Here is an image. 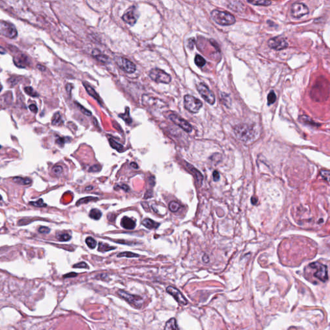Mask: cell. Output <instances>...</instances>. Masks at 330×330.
Listing matches in <instances>:
<instances>
[{
	"label": "cell",
	"mask_w": 330,
	"mask_h": 330,
	"mask_svg": "<svg viewBox=\"0 0 330 330\" xmlns=\"http://www.w3.org/2000/svg\"><path fill=\"white\" fill-rule=\"evenodd\" d=\"M228 5L229 8L232 9L233 11L239 12L244 9L243 5L239 2H230Z\"/></svg>",
	"instance_id": "cell-23"
},
{
	"label": "cell",
	"mask_w": 330,
	"mask_h": 330,
	"mask_svg": "<svg viewBox=\"0 0 330 330\" xmlns=\"http://www.w3.org/2000/svg\"><path fill=\"white\" fill-rule=\"evenodd\" d=\"M114 249H115V247L111 246H109V244H105V243H99V247H98V251L99 252H108V251H111V250H114Z\"/></svg>",
	"instance_id": "cell-26"
},
{
	"label": "cell",
	"mask_w": 330,
	"mask_h": 330,
	"mask_svg": "<svg viewBox=\"0 0 330 330\" xmlns=\"http://www.w3.org/2000/svg\"><path fill=\"white\" fill-rule=\"evenodd\" d=\"M165 330H179L175 318H172L166 322L165 326Z\"/></svg>",
	"instance_id": "cell-22"
},
{
	"label": "cell",
	"mask_w": 330,
	"mask_h": 330,
	"mask_svg": "<svg viewBox=\"0 0 330 330\" xmlns=\"http://www.w3.org/2000/svg\"><path fill=\"white\" fill-rule=\"evenodd\" d=\"M37 67H38V69H40V70H42V71H43V70H45V68L43 66H41V65H37Z\"/></svg>",
	"instance_id": "cell-55"
},
{
	"label": "cell",
	"mask_w": 330,
	"mask_h": 330,
	"mask_svg": "<svg viewBox=\"0 0 330 330\" xmlns=\"http://www.w3.org/2000/svg\"><path fill=\"white\" fill-rule=\"evenodd\" d=\"M121 225L124 229L133 230L136 228V221L132 219L125 216L122 218L121 221Z\"/></svg>",
	"instance_id": "cell-17"
},
{
	"label": "cell",
	"mask_w": 330,
	"mask_h": 330,
	"mask_svg": "<svg viewBox=\"0 0 330 330\" xmlns=\"http://www.w3.org/2000/svg\"><path fill=\"white\" fill-rule=\"evenodd\" d=\"M73 268H89V266H88L85 262H81L79 263H77V264H76V265H74V266H73Z\"/></svg>",
	"instance_id": "cell-45"
},
{
	"label": "cell",
	"mask_w": 330,
	"mask_h": 330,
	"mask_svg": "<svg viewBox=\"0 0 330 330\" xmlns=\"http://www.w3.org/2000/svg\"><path fill=\"white\" fill-rule=\"evenodd\" d=\"M320 176L322 177V178L323 179H324L326 182H328L329 184L330 185V171L326 170H322L320 171Z\"/></svg>",
	"instance_id": "cell-38"
},
{
	"label": "cell",
	"mask_w": 330,
	"mask_h": 330,
	"mask_svg": "<svg viewBox=\"0 0 330 330\" xmlns=\"http://www.w3.org/2000/svg\"><path fill=\"white\" fill-rule=\"evenodd\" d=\"M115 187V188L117 187V188H119V189H122V190H124V192H128L130 191V188L127 185H123L121 186V185H117Z\"/></svg>",
	"instance_id": "cell-48"
},
{
	"label": "cell",
	"mask_w": 330,
	"mask_h": 330,
	"mask_svg": "<svg viewBox=\"0 0 330 330\" xmlns=\"http://www.w3.org/2000/svg\"><path fill=\"white\" fill-rule=\"evenodd\" d=\"M186 167L190 171V172L194 175V177L197 183L198 184V185L201 186L203 181V174L199 170H198L197 168H195L194 166H193L192 165H190L189 163H186Z\"/></svg>",
	"instance_id": "cell-16"
},
{
	"label": "cell",
	"mask_w": 330,
	"mask_h": 330,
	"mask_svg": "<svg viewBox=\"0 0 330 330\" xmlns=\"http://www.w3.org/2000/svg\"><path fill=\"white\" fill-rule=\"evenodd\" d=\"M76 105H77V107H78L79 109L81 111V112L86 115H92V113L90 111H88V110H86L85 108H84L83 107H82L81 105L79 103H78V102H76Z\"/></svg>",
	"instance_id": "cell-42"
},
{
	"label": "cell",
	"mask_w": 330,
	"mask_h": 330,
	"mask_svg": "<svg viewBox=\"0 0 330 330\" xmlns=\"http://www.w3.org/2000/svg\"><path fill=\"white\" fill-rule=\"evenodd\" d=\"M39 232L42 233V234H48L50 233V230L49 228H48V227H46V226H41L40 227V228H39L38 230Z\"/></svg>",
	"instance_id": "cell-46"
},
{
	"label": "cell",
	"mask_w": 330,
	"mask_h": 330,
	"mask_svg": "<svg viewBox=\"0 0 330 330\" xmlns=\"http://www.w3.org/2000/svg\"><path fill=\"white\" fill-rule=\"evenodd\" d=\"M52 172L55 173V174H57V175H60L61 174L62 172H63V168L60 166V165H57V166H55L53 167L52 168Z\"/></svg>",
	"instance_id": "cell-44"
},
{
	"label": "cell",
	"mask_w": 330,
	"mask_h": 330,
	"mask_svg": "<svg viewBox=\"0 0 330 330\" xmlns=\"http://www.w3.org/2000/svg\"><path fill=\"white\" fill-rule=\"evenodd\" d=\"M143 105L146 107H157L162 108L164 106V102L159 99L150 97L148 95H143L142 97Z\"/></svg>",
	"instance_id": "cell-14"
},
{
	"label": "cell",
	"mask_w": 330,
	"mask_h": 330,
	"mask_svg": "<svg viewBox=\"0 0 330 330\" xmlns=\"http://www.w3.org/2000/svg\"><path fill=\"white\" fill-rule=\"evenodd\" d=\"M248 3L253 4L254 5L259 6H269L272 4V2L269 1H263V0H259V1H247Z\"/></svg>",
	"instance_id": "cell-34"
},
{
	"label": "cell",
	"mask_w": 330,
	"mask_h": 330,
	"mask_svg": "<svg viewBox=\"0 0 330 330\" xmlns=\"http://www.w3.org/2000/svg\"><path fill=\"white\" fill-rule=\"evenodd\" d=\"M197 89L201 97L209 104L214 105L215 103V98L214 94L204 83H200L198 84L197 85Z\"/></svg>",
	"instance_id": "cell-8"
},
{
	"label": "cell",
	"mask_w": 330,
	"mask_h": 330,
	"mask_svg": "<svg viewBox=\"0 0 330 330\" xmlns=\"http://www.w3.org/2000/svg\"><path fill=\"white\" fill-rule=\"evenodd\" d=\"M0 32L2 36L10 39L15 38L18 35L17 30L14 25L4 21H2L0 23Z\"/></svg>",
	"instance_id": "cell-9"
},
{
	"label": "cell",
	"mask_w": 330,
	"mask_h": 330,
	"mask_svg": "<svg viewBox=\"0 0 330 330\" xmlns=\"http://www.w3.org/2000/svg\"><path fill=\"white\" fill-rule=\"evenodd\" d=\"M95 57H96L98 60L102 63H107L108 61V57L102 54H95Z\"/></svg>",
	"instance_id": "cell-41"
},
{
	"label": "cell",
	"mask_w": 330,
	"mask_h": 330,
	"mask_svg": "<svg viewBox=\"0 0 330 330\" xmlns=\"http://www.w3.org/2000/svg\"><path fill=\"white\" fill-rule=\"evenodd\" d=\"M168 117H169V119L173 123L180 127L186 132H192V127L191 124L178 114H176L175 113H172Z\"/></svg>",
	"instance_id": "cell-11"
},
{
	"label": "cell",
	"mask_w": 330,
	"mask_h": 330,
	"mask_svg": "<svg viewBox=\"0 0 330 330\" xmlns=\"http://www.w3.org/2000/svg\"><path fill=\"white\" fill-rule=\"evenodd\" d=\"M166 291L171 295L176 301L181 305H186L188 304V300L186 299L182 295V293L178 289L173 286H168L166 288Z\"/></svg>",
	"instance_id": "cell-15"
},
{
	"label": "cell",
	"mask_w": 330,
	"mask_h": 330,
	"mask_svg": "<svg viewBox=\"0 0 330 330\" xmlns=\"http://www.w3.org/2000/svg\"><path fill=\"white\" fill-rule=\"evenodd\" d=\"M184 106L190 112L195 114L199 112L203 107V102L194 96L186 95L184 97Z\"/></svg>",
	"instance_id": "cell-3"
},
{
	"label": "cell",
	"mask_w": 330,
	"mask_h": 330,
	"mask_svg": "<svg viewBox=\"0 0 330 330\" xmlns=\"http://www.w3.org/2000/svg\"><path fill=\"white\" fill-rule=\"evenodd\" d=\"M251 202H252V204H253V205L257 204V202H258L257 198L256 197H252V199H251Z\"/></svg>",
	"instance_id": "cell-54"
},
{
	"label": "cell",
	"mask_w": 330,
	"mask_h": 330,
	"mask_svg": "<svg viewBox=\"0 0 330 330\" xmlns=\"http://www.w3.org/2000/svg\"><path fill=\"white\" fill-rule=\"evenodd\" d=\"M290 13L293 18L299 19L309 14V9L303 3H294L291 6Z\"/></svg>",
	"instance_id": "cell-6"
},
{
	"label": "cell",
	"mask_w": 330,
	"mask_h": 330,
	"mask_svg": "<svg viewBox=\"0 0 330 330\" xmlns=\"http://www.w3.org/2000/svg\"><path fill=\"white\" fill-rule=\"evenodd\" d=\"M195 65L199 67H203L206 64V60L200 55H196L194 59Z\"/></svg>",
	"instance_id": "cell-28"
},
{
	"label": "cell",
	"mask_w": 330,
	"mask_h": 330,
	"mask_svg": "<svg viewBox=\"0 0 330 330\" xmlns=\"http://www.w3.org/2000/svg\"><path fill=\"white\" fill-rule=\"evenodd\" d=\"M94 189V186H87L85 188V190H88V191H90V190H92Z\"/></svg>",
	"instance_id": "cell-57"
},
{
	"label": "cell",
	"mask_w": 330,
	"mask_h": 330,
	"mask_svg": "<svg viewBox=\"0 0 330 330\" xmlns=\"http://www.w3.org/2000/svg\"><path fill=\"white\" fill-rule=\"evenodd\" d=\"M142 224L146 227V228L152 230V229H156L157 227L159 226V224L155 222L153 220L150 219H145L142 221Z\"/></svg>",
	"instance_id": "cell-20"
},
{
	"label": "cell",
	"mask_w": 330,
	"mask_h": 330,
	"mask_svg": "<svg viewBox=\"0 0 330 330\" xmlns=\"http://www.w3.org/2000/svg\"><path fill=\"white\" fill-rule=\"evenodd\" d=\"M98 199V197H84V198H82V199H79L77 202L76 205H77V206H79V205L81 204H86L87 203H89V202L92 201H96Z\"/></svg>",
	"instance_id": "cell-30"
},
{
	"label": "cell",
	"mask_w": 330,
	"mask_h": 330,
	"mask_svg": "<svg viewBox=\"0 0 330 330\" xmlns=\"http://www.w3.org/2000/svg\"><path fill=\"white\" fill-rule=\"evenodd\" d=\"M24 90L28 95H29V96H31L32 97H37V96H38V94H37V92H36L32 89V88L31 87V86H26V87H25Z\"/></svg>",
	"instance_id": "cell-39"
},
{
	"label": "cell",
	"mask_w": 330,
	"mask_h": 330,
	"mask_svg": "<svg viewBox=\"0 0 330 330\" xmlns=\"http://www.w3.org/2000/svg\"><path fill=\"white\" fill-rule=\"evenodd\" d=\"M150 77L156 83H170L172 78L169 74H168L165 71L159 69H153L150 71Z\"/></svg>",
	"instance_id": "cell-4"
},
{
	"label": "cell",
	"mask_w": 330,
	"mask_h": 330,
	"mask_svg": "<svg viewBox=\"0 0 330 330\" xmlns=\"http://www.w3.org/2000/svg\"><path fill=\"white\" fill-rule=\"evenodd\" d=\"M13 181L21 185H28L32 182V180L29 178H23L20 177H16L13 178Z\"/></svg>",
	"instance_id": "cell-24"
},
{
	"label": "cell",
	"mask_w": 330,
	"mask_h": 330,
	"mask_svg": "<svg viewBox=\"0 0 330 330\" xmlns=\"http://www.w3.org/2000/svg\"><path fill=\"white\" fill-rule=\"evenodd\" d=\"M89 216L94 220H99L102 216V213L98 209H92L90 211Z\"/></svg>",
	"instance_id": "cell-27"
},
{
	"label": "cell",
	"mask_w": 330,
	"mask_h": 330,
	"mask_svg": "<svg viewBox=\"0 0 330 330\" xmlns=\"http://www.w3.org/2000/svg\"><path fill=\"white\" fill-rule=\"evenodd\" d=\"M77 275V274L75 272H71V273H69V274H66L63 276L64 278H70V277H75Z\"/></svg>",
	"instance_id": "cell-51"
},
{
	"label": "cell",
	"mask_w": 330,
	"mask_h": 330,
	"mask_svg": "<svg viewBox=\"0 0 330 330\" xmlns=\"http://www.w3.org/2000/svg\"><path fill=\"white\" fill-rule=\"evenodd\" d=\"M62 123L61 121V116L60 114V112H56L53 116V118L52 120V125H60Z\"/></svg>",
	"instance_id": "cell-32"
},
{
	"label": "cell",
	"mask_w": 330,
	"mask_h": 330,
	"mask_svg": "<svg viewBox=\"0 0 330 330\" xmlns=\"http://www.w3.org/2000/svg\"><path fill=\"white\" fill-rule=\"evenodd\" d=\"M101 166L99 165H94L89 168L90 172H98L101 171Z\"/></svg>",
	"instance_id": "cell-43"
},
{
	"label": "cell",
	"mask_w": 330,
	"mask_h": 330,
	"mask_svg": "<svg viewBox=\"0 0 330 330\" xmlns=\"http://www.w3.org/2000/svg\"><path fill=\"white\" fill-rule=\"evenodd\" d=\"M299 120L300 122H302V123H303L304 124H309V125H311V126H313V127H319L320 126V124L319 123H315L314 121H313V119L311 118V117L307 116V115H300L299 117Z\"/></svg>",
	"instance_id": "cell-21"
},
{
	"label": "cell",
	"mask_w": 330,
	"mask_h": 330,
	"mask_svg": "<svg viewBox=\"0 0 330 330\" xmlns=\"http://www.w3.org/2000/svg\"><path fill=\"white\" fill-rule=\"evenodd\" d=\"M14 61L16 66H18V67L21 68H25V66L28 63L27 61V57L25 55H21V56L16 58L14 57Z\"/></svg>",
	"instance_id": "cell-19"
},
{
	"label": "cell",
	"mask_w": 330,
	"mask_h": 330,
	"mask_svg": "<svg viewBox=\"0 0 330 330\" xmlns=\"http://www.w3.org/2000/svg\"><path fill=\"white\" fill-rule=\"evenodd\" d=\"M213 178H214V181L217 182L220 179V174L218 172L217 170H214V172H213Z\"/></svg>",
	"instance_id": "cell-49"
},
{
	"label": "cell",
	"mask_w": 330,
	"mask_h": 330,
	"mask_svg": "<svg viewBox=\"0 0 330 330\" xmlns=\"http://www.w3.org/2000/svg\"><path fill=\"white\" fill-rule=\"evenodd\" d=\"M83 86H85V89L86 90V92L89 93V94L90 95V96H92L93 98H94L96 100H97L100 104H101V99L99 97V95L98 94V93L96 92V90H95L88 83H86V82H83Z\"/></svg>",
	"instance_id": "cell-18"
},
{
	"label": "cell",
	"mask_w": 330,
	"mask_h": 330,
	"mask_svg": "<svg viewBox=\"0 0 330 330\" xmlns=\"http://www.w3.org/2000/svg\"><path fill=\"white\" fill-rule=\"evenodd\" d=\"M119 117H121V118H122L124 121H125L127 124H131V123H132V119H131V117H130V110H129V108H128V107L126 108L125 113L119 115Z\"/></svg>",
	"instance_id": "cell-29"
},
{
	"label": "cell",
	"mask_w": 330,
	"mask_h": 330,
	"mask_svg": "<svg viewBox=\"0 0 330 330\" xmlns=\"http://www.w3.org/2000/svg\"><path fill=\"white\" fill-rule=\"evenodd\" d=\"M311 268L315 270L314 276L322 282L328 280V269L326 266L318 262H312L310 265Z\"/></svg>",
	"instance_id": "cell-7"
},
{
	"label": "cell",
	"mask_w": 330,
	"mask_h": 330,
	"mask_svg": "<svg viewBox=\"0 0 330 330\" xmlns=\"http://www.w3.org/2000/svg\"><path fill=\"white\" fill-rule=\"evenodd\" d=\"M29 109H30L32 112H34L35 114H36L38 112V108H37V107H36V105H34V104H32L31 105H29Z\"/></svg>",
	"instance_id": "cell-50"
},
{
	"label": "cell",
	"mask_w": 330,
	"mask_h": 330,
	"mask_svg": "<svg viewBox=\"0 0 330 330\" xmlns=\"http://www.w3.org/2000/svg\"><path fill=\"white\" fill-rule=\"evenodd\" d=\"M130 166L132 167H133L134 168H136V169H137V168H138V165L136 163H132L130 164Z\"/></svg>",
	"instance_id": "cell-56"
},
{
	"label": "cell",
	"mask_w": 330,
	"mask_h": 330,
	"mask_svg": "<svg viewBox=\"0 0 330 330\" xmlns=\"http://www.w3.org/2000/svg\"><path fill=\"white\" fill-rule=\"evenodd\" d=\"M56 237L59 240L63 241V242L69 241L72 238V237L68 233H58L57 234Z\"/></svg>",
	"instance_id": "cell-36"
},
{
	"label": "cell",
	"mask_w": 330,
	"mask_h": 330,
	"mask_svg": "<svg viewBox=\"0 0 330 330\" xmlns=\"http://www.w3.org/2000/svg\"><path fill=\"white\" fill-rule=\"evenodd\" d=\"M30 204L33 205V206L36 207H45L47 206V204L44 203L43 200L42 199H40L37 201L30 202Z\"/></svg>",
	"instance_id": "cell-40"
},
{
	"label": "cell",
	"mask_w": 330,
	"mask_h": 330,
	"mask_svg": "<svg viewBox=\"0 0 330 330\" xmlns=\"http://www.w3.org/2000/svg\"><path fill=\"white\" fill-rule=\"evenodd\" d=\"M203 261L205 263H208L209 261H210V258L208 255L207 254H204L203 256Z\"/></svg>",
	"instance_id": "cell-53"
},
{
	"label": "cell",
	"mask_w": 330,
	"mask_h": 330,
	"mask_svg": "<svg viewBox=\"0 0 330 330\" xmlns=\"http://www.w3.org/2000/svg\"><path fill=\"white\" fill-rule=\"evenodd\" d=\"M109 143H110V144H111V147L115 150H116L118 152H122L123 150V146L119 143L118 142L115 141L114 139H112V138H110L109 139Z\"/></svg>",
	"instance_id": "cell-25"
},
{
	"label": "cell",
	"mask_w": 330,
	"mask_h": 330,
	"mask_svg": "<svg viewBox=\"0 0 330 330\" xmlns=\"http://www.w3.org/2000/svg\"><path fill=\"white\" fill-rule=\"evenodd\" d=\"M117 257H126L132 258V257H139V255L138 254L130 252H121L119 253L118 255H117Z\"/></svg>",
	"instance_id": "cell-37"
},
{
	"label": "cell",
	"mask_w": 330,
	"mask_h": 330,
	"mask_svg": "<svg viewBox=\"0 0 330 330\" xmlns=\"http://www.w3.org/2000/svg\"><path fill=\"white\" fill-rule=\"evenodd\" d=\"M269 48L275 50H281L288 47L289 44L286 38L282 36H276L271 38L268 42Z\"/></svg>",
	"instance_id": "cell-10"
},
{
	"label": "cell",
	"mask_w": 330,
	"mask_h": 330,
	"mask_svg": "<svg viewBox=\"0 0 330 330\" xmlns=\"http://www.w3.org/2000/svg\"><path fill=\"white\" fill-rule=\"evenodd\" d=\"M234 132L239 140L244 142H250L256 136L255 128L248 124H239L234 127Z\"/></svg>",
	"instance_id": "cell-1"
},
{
	"label": "cell",
	"mask_w": 330,
	"mask_h": 330,
	"mask_svg": "<svg viewBox=\"0 0 330 330\" xmlns=\"http://www.w3.org/2000/svg\"><path fill=\"white\" fill-rule=\"evenodd\" d=\"M152 197V192L151 191V190H148V191L146 192L144 197V199H149V198Z\"/></svg>",
	"instance_id": "cell-52"
},
{
	"label": "cell",
	"mask_w": 330,
	"mask_h": 330,
	"mask_svg": "<svg viewBox=\"0 0 330 330\" xmlns=\"http://www.w3.org/2000/svg\"><path fill=\"white\" fill-rule=\"evenodd\" d=\"M117 63L119 65L120 69L128 74H132L136 70V65L128 59L124 57H119L117 61Z\"/></svg>",
	"instance_id": "cell-13"
},
{
	"label": "cell",
	"mask_w": 330,
	"mask_h": 330,
	"mask_svg": "<svg viewBox=\"0 0 330 330\" xmlns=\"http://www.w3.org/2000/svg\"><path fill=\"white\" fill-rule=\"evenodd\" d=\"M139 14L137 13L136 6H131L130 8H129L126 11V12L123 14L122 19L127 24L131 26H133L136 23Z\"/></svg>",
	"instance_id": "cell-12"
},
{
	"label": "cell",
	"mask_w": 330,
	"mask_h": 330,
	"mask_svg": "<svg viewBox=\"0 0 330 330\" xmlns=\"http://www.w3.org/2000/svg\"><path fill=\"white\" fill-rule=\"evenodd\" d=\"M66 139L67 138H65V137H58L57 139H56V143L57 144L60 145V146H63L64 145V144L65 143V142L67 141V140H66Z\"/></svg>",
	"instance_id": "cell-47"
},
{
	"label": "cell",
	"mask_w": 330,
	"mask_h": 330,
	"mask_svg": "<svg viewBox=\"0 0 330 330\" xmlns=\"http://www.w3.org/2000/svg\"><path fill=\"white\" fill-rule=\"evenodd\" d=\"M211 16L215 22L220 25H231L236 23V18L232 14L227 12L220 11L218 10H212Z\"/></svg>",
	"instance_id": "cell-2"
},
{
	"label": "cell",
	"mask_w": 330,
	"mask_h": 330,
	"mask_svg": "<svg viewBox=\"0 0 330 330\" xmlns=\"http://www.w3.org/2000/svg\"><path fill=\"white\" fill-rule=\"evenodd\" d=\"M85 243H86V245L89 246L90 249H94L95 248H96V246L97 245L96 240H95L94 238H92V237H86V240H85Z\"/></svg>",
	"instance_id": "cell-31"
},
{
	"label": "cell",
	"mask_w": 330,
	"mask_h": 330,
	"mask_svg": "<svg viewBox=\"0 0 330 330\" xmlns=\"http://www.w3.org/2000/svg\"><path fill=\"white\" fill-rule=\"evenodd\" d=\"M117 293L121 298L124 299L130 305L136 307V308L141 307L143 304V299L140 296L132 295L130 293L121 290L117 291Z\"/></svg>",
	"instance_id": "cell-5"
},
{
	"label": "cell",
	"mask_w": 330,
	"mask_h": 330,
	"mask_svg": "<svg viewBox=\"0 0 330 330\" xmlns=\"http://www.w3.org/2000/svg\"><path fill=\"white\" fill-rule=\"evenodd\" d=\"M168 207H169V210L172 212H176V211H178V210L179 209L180 204L178 202L175 201H173L169 203V206H168Z\"/></svg>",
	"instance_id": "cell-35"
},
{
	"label": "cell",
	"mask_w": 330,
	"mask_h": 330,
	"mask_svg": "<svg viewBox=\"0 0 330 330\" xmlns=\"http://www.w3.org/2000/svg\"><path fill=\"white\" fill-rule=\"evenodd\" d=\"M276 99H277V96H276L275 92L273 90L270 91V92L268 95V105H271L274 104V102L276 101Z\"/></svg>",
	"instance_id": "cell-33"
}]
</instances>
